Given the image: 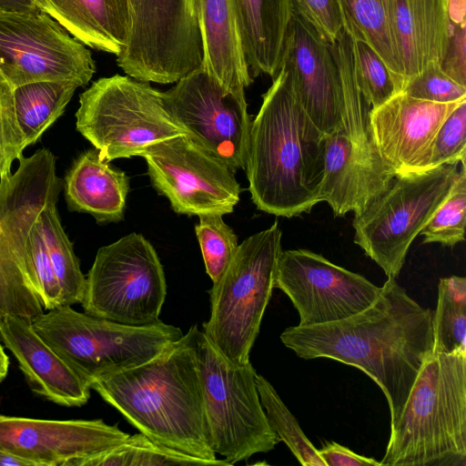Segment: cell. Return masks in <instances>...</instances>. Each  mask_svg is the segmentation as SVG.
<instances>
[{"mask_svg":"<svg viewBox=\"0 0 466 466\" xmlns=\"http://www.w3.org/2000/svg\"><path fill=\"white\" fill-rule=\"evenodd\" d=\"M274 288L291 300L300 326L329 323L357 314L375 301L380 289L365 277L302 248L281 251Z\"/></svg>","mask_w":466,"mask_h":466,"instance_id":"cell-17","label":"cell"},{"mask_svg":"<svg viewBox=\"0 0 466 466\" xmlns=\"http://www.w3.org/2000/svg\"><path fill=\"white\" fill-rule=\"evenodd\" d=\"M41 9L83 45L117 56L131 30L128 0H39Z\"/></svg>","mask_w":466,"mask_h":466,"instance_id":"cell-24","label":"cell"},{"mask_svg":"<svg viewBox=\"0 0 466 466\" xmlns=\"http://www.w3.org/2000/svg\"><path fill=\"white\" fill-rule=\"evenodd\" d=\"M8 368L9 358L7 357L3 346L0 343V382H2L7 376Z\"/></svg>","mask_w":466,"mask_h":466,"instance_id":"cell-46","label":"cell"},{"mask_svg":"<svg viewBox=\"0 0 466 466\" xmlns=\"http://www.w3.org/2000/svg\"><path fill=\"white\" fill-rule=\"evenodd\" d=\"M461 162L397 174L353 219L354 242L396 279L414 238L451 191Z\"/></svg>","mask_w":466,"mask_h":466,"instance_id":"cell-11","label":"cell"},{"mask_svg":"<svg viewBox=\"0 0 466 466\" xmlns=\"http://www.w3.org/2000/svg\"><path fill=\"white\" fill-rule=\"evenodd\" d=\"M166 295L157 251L144 236L131 233L97 250L80 304L91 316L144 326L159 319Z\"/></svg>","mask_w":466,"mask_h":466,"instance_id":"cell-12","label":"cell"},{"mask_svg":"<svg viewBox=\"0 0 466 466\" xmlns=\"http://www.w3.org/2000/svg\"><path fill=\"white\" fill-rule=\"evenodd\" d=\"M256 383L268 421L280 441L285 442L301 465L326 466L271 383L260 374H257Z\"/></svg>","mask_w":466,"mask_h":466,"instance_id":"cell-32","label":"cell"},{"mask_svg":"<svg viewBox=\"0 0 466 466\" xmlns=\"http://www.w3.org/2000/svg\"><path fill=\"white\" fill-rule=\"evenodd\" d=\"M201 383L205 418L213 451L229 465L274 450L280 441L260 402L251 362L226 360L203 331H187Z\"/></svg>","mask_w":466,"mask_h":466,"instance_id":"cell-9","label":"cell"},{"mask_svg":"<svg viewBox=\"0 0 466 466\" xmlns=\"http://www.w3.org/2000/svg\"><path fill=\"white\" fill-rule=\"evenodd\" d=\"M43 237L60 288L61 306L81 303L86 288L73 245L65 232L56 204L48 206L39 217Z\"/></svg>","mask_w":466,"mask_h":466,"instance_id":"cell-29","label":"cell"},{"mask_svg":"<svg viewBox=\"0 0 466 466\" xmlns=\"http://www.w3.org/2000/svg\"><path fill=\"white\" fill-rule=\"evenodd\" d=\"M0 339L35 394L65 407H81L88 401L89 385L41 339L31 320L0 319Z\"/></svg>","mask_w":466,"mask_h":466,"instance_id":"cell-21","label":"cell"},{"mask_svg":"<svg viewBox=\"0 0 466 466\" xmlns=\"http://www.w3.org/2000/svg\"><path fill=\"white\" fill-rule=\"evenodd\" d=\"M294 93L313 123L329 135L341 122V86L329 45L317 29L294 10L282 60Z\"/></svg>","mask_w":466,"mask_h":466,"instance_id":"cell-19","label":"cell"},{"mask_svg":"<svg viewBox=\"0 0 466 466\" xmlns=\"http://www.w3.org/2000/svg\"><path fill=\"white\" fill-rule=\"evenodd\" d=\"M0 12L39 13L44 12L39 0H0Z\"/></svg>","mask_w":466,"mask_h":466,"instance_id":"cell-43","label":"cell"},{"mask_svg":"<svg viewBox=\"0 0 466 466\" xmlns=\"http://www.w3.org/2000/svg\"><path fill=\"white\" fill-rule=\"evenodd\" d=\"M400 92L436 103H453L466 98V87L448 76L439 63H431L409 78Z\"/></svg>","mask_w":466,"mask_h":466,"instance_id":"cell-39","label":"cell"},{"mask_svg":"<svg viewBox=\"0 0 466 466\" xmlns=\"http://www.w3.org/2000/svg\"><path fill=\"white\" fill-rule=\"evenodd\" d=\"M294 10L331 45L343 29L338 0H294Z\"/></svg>","mask_w":466,"mask_h":466,"instance_id":"cell-40","label":"cell"},{"mask_svg":"<svg viewBox=\"0 0 466 466\" xmlns=\"http://www.w3.org/2000/svg\"><path fill=\"white\" fill-rule=\"evenodd\" d=\"M90 389L152 441L229 465L212 449L188 332L150 360L94 380Z\"/></svg>","mask_w":466,"mask_h":466,"instance_id":"cell-3","label":"cell"},{"mask_svg":"<svg viewBox=\"0 0 466 466\" xmlns=\"http://www.w3.org/2000/svg\"><path fill=\"white\" fill-rule=\"evenodd\" d=\"M251 77L279 71L294 0H232Z\"/></svg>","mask_w":466,"mask_h":466,"instance_id":"cell-25","label":"cell"},{"mask_svg":"<svg viewBox=\"0 0 466 466\" xmlns=\"http://www.w3.org/2000/svg\"><path fill=\"white\" fill-rule=\"evenodd\" d=\"M128 433L103 420H40L0 414V449L33 466H75L123 442Z\"/></svg>","mask_w":466,"mask_h":466,"instance_id":"cell-18","label":"cell"},{"mask_svg":"<svg viewBox=\"0 0 466 466\" xmlns=\"http://www.w3.org/2000/svg\"><path fill=\"white\" fill-rule=\"evenodd\" d=\"M326 137L280 66L250 127L245 170L258 209L286 218L310 212L319 202Z\"/></svg>","mask_w":466,"mask_h":466,"instance_id":"cell-2","label":"cell"},{"mask_svg":"<svg viewBox=\"0 0 466 466\" xmlns=\"http://www.w3.org/2000/svg\"><path fill=\"white\" fill-rule=\"evenodd\" d=\"M433 315L388 277L365 309L338 321L289 327L280 339L301 359H331L366 373L386 397L391 426L433 353Z\"/></svg>","mask_w":466,"mask_h":466,"instance_id":"cell-1","label":"cell"},{"mask_svg":"<svg viewBox=\"0 0 466 466\" xmlns=\"http://www.w3.org/2000/svg\"><path fill=\"white\" fill-rule=\"evenodd\" d=\"M78 87L70 81H44L15 88L16 118L27 147L64 114Z\"/></svg>","mask_w":466,"mask_h":466,"instance_id":"cell-28","label":"cell"},{"mask_svg":"<svg viewBox=\"0 0 466 466\" xmlns=\"http://www.w3.org/2000/svg\"><path fill=\"white\" fill-rule=\"evenodd\" d=\"M465 23L451 25L447 48L440 65L448 76L466 87Z\"/></svg>","mask_w":466,"mask_h":466,"instance_id":"cell-41","label":"cell"},{"mask_svg":"<svg viewBox=\"0 0 466 466\" xmlns=\"http://www.w3.org/2000/svg\"><path fill=\"white\" fill-rule=\"evenodd\" d=\"M465 157L466 99H463L441 123L415 171H423L455 161L465 163Z\"/></svg>","mask_w":466,"mask_h":466,"instance_id":"cell-36","label":"cell"},{"mask_svg":"<svg viewBox=\"0 0 466 466\" xmlns=\"http://www.w3.org/2000/svg\"><path fill=\"white\" fill-rule=\"evenodd\" d=\"M0 69L15 88L35 82L92 78L90 51L45 12H0Z\"/></svg>","mask_w":466,"mask_h":466,"instance_id":"cell-14","label":"cell"},{"mask_svg":"<svg viewBox=\"0 0 466 466\" xmlns=\"http://www.w3.org/2000/svg\"><path fill=\"white\" fill-rule=\"evenodd\" d=\"M128 189L126 173L113 168L96 148L80 154L65 177L69 209L88 213L98 222L122 218Z\"/></svg>","mask_w":466,"mask_h":466,"instance_id":"cell-26","label":"cell"},{"mask_svg":"<svg viewBox=\"0 0 466 466\" xmlns=\"http://www.w3.org/2000/svg\"><path fill=\"white\" fill-rule=\"evenodd\" d=\"M163 96L189 138L234 173L245 169L251 127L245 95L228 90L200 66Z\"/></svg>","mask_w":466,"mask_h":466,"instance_id":"cell-15","label":"cell"},{"mask_svg":"<svg viewBox=\"0 0 466 466\" xmlns=\"http://www.w3.org/2000/svg\"><path fill=\"white\" fill-rule=\"evenodd\" d=\"M0 177V319L32 320L44 312L34 286L28 240L40 214L56 204L62 182L56 157L42 148Z\"/></svg>","mask_w":466,"mask_h":466,"instance_id":"cell-6","label":"cell"},{"mask_svg":"<svg viewBox=\"0 0 466 466\" xmlns=\"http://www.w3.org/2000/svg\"><path fill=\"white\" fill-rule=\"evenodd\" d=\"M202 42L201 66L222 86L245 95L253 81L244 52L232 0H193Z\"/></svg>","mask_w":466,"mask_h":466,"instance_id":"cell-22","label":"cell"},{"mask_svg":"<svg viewBox=\"0 0 466 466\" xmlns=\"http://www.w3.org/2000/svg\"><path fill=\"white\" fill-rule=\"evenodd\" d=\"M352 41L359 87L371 108H375L398 93L394 79L385 63L370 45L363 41Z\"/></svg>","mask_w":466,"mask_h":466,"instance_id":"cell-35","label":"cell"},{"mask_svg":"<svg viewBox=\"0 0 466 466\" xmlns=\"http://www.w3.org/2000/svg\"><path fill=\"white\" fill-rule=\"evenodd\" d=\"M466 350V279L441 278L433 315V353Z\"/></svg>","mask_w":466,"mask_h":466,"instance_id":"cell-31","label":"cell"},{"mask_svg":"<svg viewBox=\"0 0 466 466\" xmlns=\"http://www.w3.org/2000/svg\"><path fill=\"white\" fill-rule=\"evenodd\" d=\"M465 218L466 169L465 163H461L450 193L420 232L423 236V243H439L452 248L464 241Z\"/></svg>","mask_w":466,"mask_h":466,"instance_id":"cell-33","label":"cell"},{"mask_svg":"<svg viewBox=\"0 0 466 466\" xmlns=\"http://www.w3.org/2000/svg\"><path fill=\"white\" fill-rule=\"evenodd\" d=\"M195 232L199 243L205 268L213 282L225 272L237 248L238 237L223 220L221 214L198 216Z\"/></svg>","mask_w":466,"mask_h":466,"instance_id":"cell-34","label":"cell"},{"mask_svg":"<svg viewBox=\"0 0 466 466\" xmlns=\"http://www.w3.org/2000/svg\"><path fill=\"white\" fill-rule=\"evenodd\" d=\"M448 3L449 0H395L394 25L401 60L402 87L428 65L441 64L451 28Z\"/></svg>","mask_w":466,"mask_h":466,"instance_id":"cell-23","label":"cell"},{"mask_svg":"<svg viewBox=\"0 0 466 466\" xmlns=\"http://www.w3.org/2000/svg\"><path fill=\"white\" fill-rule=\"evenodd\" d=\"M466 0H449L448 15L451 25H460L465 19Z\"/></svg>","mask_w":466,"mask_h":466,"instance_id":"cell-44","label":"cell"},{"mask_svg":"<svg viewBox=\"0 0 466 466\" xmlns=\"http://www.w3.org/2000/svg\"><path fill=\"white\" fill-rule=\"evenodd\" d=\"M215 466L210 461L176 451L156 442L143 433L128 436L102 453L77 461L75 466Z\"/></svg>","mask_w":466,"mask_h":466,"instance_id":"cell-30","label":"cell"},{"mask_svg":"<svg viewBox=\"0 0 466 466\" xmlns=\"http://www.w3.org/2000/svg\"><path fill=\"white\" fill-rule=\"evenodd\" d=\"M140 157L153 187L178 214L225 215L239 200L235 173L187 135L154 144Z\"/></svg>","mask_w":466,"mask_h":466,"instance_id":"cell-16","label":"cell"},{"mask_svg":"<svg viewBox=\"0 0 466 466\" xmlns=\"http://www.w3.org/2000/svg\"><path fill=\"white\" fill-rule=\"evenodd\" d=\"M26 147L16 118L15 87L0 69V177L11 173Z\"/></svg>","mask_w":466,"mask_h":466,"instance_id":"cell-37","label":"cell"},{"mask_svg":"<svg viewBox=\"0 0 466 466\" xmlns=\"http://www.w3.org/2000/svg\"><path fill=\"white\" fill-rule=\"evenodd\" d=\"M131 30L118 66L143 82L176 83L201 66L202 42L193 0H128Z\"/></svg>","mask_w":466,"mask_h":466,"instance_id":"cell-13","label":"cell"},{"mask_svg":"<svg viewBox=\"0 0 466 466\" xmlns=\"http://www.w3.org/2000/svg\"><path fill=\"white\" fill-rule=\"evenodd\" d=\"M318 453L326 466H381L380 461L355 453L335 442H325Z\"/></svg>","mask_w":466,"mask_h":466,"instance_id":"cell-42","label":"cell"},{"mask_svg":"<svg viewBox=\"0 0 466 466\" xmlns=\"http://www.w3.org/2000/svg\"><path fill=\"white\" fill-rule=\"evenodd\" d=\"M41 339L90 387L94 380L143 364L184 335L157 321L129 326L60 306L31 320Z\"/></svg>","mask_w":466,"mask_h":466,"instance_id":"cell-7","label":"cell"},{"mask_svg":"<svg viewBox=\"0 0 466 466\" xmlns=\"http://www.w3.org/2000/svg\"><path fill=\"white\" fill-rule=\"evenodd\" d=\"M278 221L238 244L222 276L209 289L210 316L203 332L229 362H249L251 349L271 298L282 251Z\"/></svg>","mask_w":466,"mask_h":466,"instance_id":"cell-8","label":"cell"},{"mask_svg":"<svg viewBox=\"0 0 466 466\" xmlns=\"http://www.w3.org/2000/svg\"><path fill=\"white\" fill-rule=\"evenodd\" d=\"M28 251L34 286L44 310L60 307V288L51 264L39 218L31 230Z\"/></svg>","mask_w":466,"mask_h":466,"instance_id":"cell-38","label":"cell"},{"mask_svg":"<svg viewBox=\"0 0 466 466\" xmlns=\"http://www.w3.org/2000/svg\"><path fill=\"white\" fill-rule=\"evenodd\" d=\"M390 428L381 466H466V350L425 360Z\"/></svg>","mask_w":466,"mask_h":466,"instance_id":"cell-4","label":"cell"},{"mask_svg":"<svg viewBox=\"0 0 466 466\" xmlns=\"http://www.w3.org/2000/svg\"><path fill=\"white\" fill-rule=\"evenodd\" d=\"M33 466V464L15 454L0 449V466Z\"/></svg>","mask_w":466,"mask_h":466,"instance_id":"cell-45","label":"cell"},{"mask_svg":"<svg viewBox=\"0 0 466 466\" xmlns=\"http://www.w3.org/2000/svg\"><path fill=\"white\" fill-rule=\"evenodd\" d=\"M331 47L340 79L341 122L326 137L319 201L327 202L336 217L350 211L356 216L389 187L396 174L371 134V106L357 82L351 37L342 29Z\"/></svg>","mask_w":466,"mask_h":466,"instance_id":"cell-5","label":"cell"},{"mask_svg":"<svg viewBox=\"0 0 466 466\" xmlns=\"http://www.w3.org/2000/svg\"><path fill=\"white\" fill-rule=\"evenodd\" d=\"M461 101L436 103L398 92L382 105L370 108L373 139L396 175L418 168L440 126Z\"/></svg>","mask_w":466,"mask_h":466,"instance_id":"cell-20","label":"cell"},{"mask_svg":"<svg viewBox=\"0 0 466 466\" xmlns=\"http://www.w3.org/2000/svg\"><path fill=\"white\" fill-rule=\"evenodd\" d=\"M77 131L110 162L138 156L187 131L170 113L163 92L147 82L115 75L94 82L79 97Z\"/></svg>","mask_w":466,"mask_h":466,"instance_id":"cell-10","label":"cell"},{"mask_svg":"<svg viewBox=\"0 0 466 466\" xmlns=\"http://www.w3.org/2000/svg\"><path fill=\"white\" fill-rule=\"evenodd\" d=\"M343 29L370 45L390 71L398 92L402 68L394 25L395 0H338Z\"/></svg>","mask_w":466,"mask_h":466,"instance_id":"cell-27","label":"cell"}]
</instances>
